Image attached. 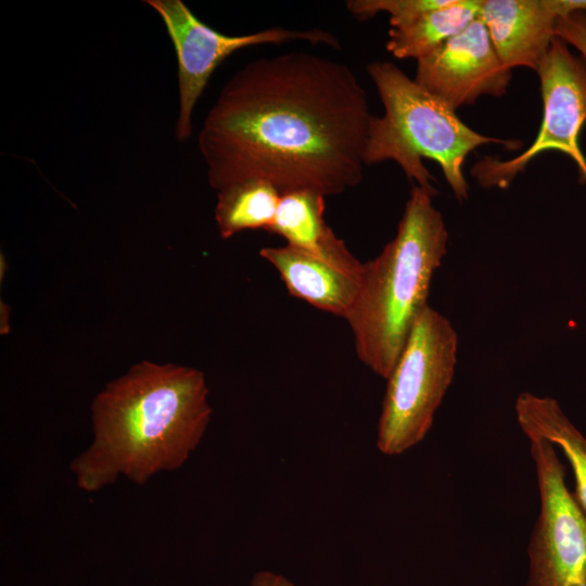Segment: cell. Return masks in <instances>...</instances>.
Returning a JSON list of instances; mask_svg holds the SVG:
<instances>
[{"label":"cell","instance_id":"obj_8","mask_svg":"<svg viewBox=\"0 0 586 586\" xmlns=\"http://www.w3.org/2000/svg\"><path fill=\"white\" fill-rule=\"evenodd\" d=\"M162 18L174 44L178 65L179 113L175 128L179 141L192 135V112L215 69L235 51L258 44L306 41L337 49L336 37L327 30L272 27L228 36L199 20L181 0H145Z\"/></svg>","mask_w":586,"mask_h":586},{"label":"cell","instance_id":"obj_17","mask_svg":"<svg viewBox=\"0 0 586 586\" xmlns=\"http://www.w3.org/2000/svg\"><path fill=\"white\" fill-rule=\"evenodd\" d=\"M556 36L577 50L586 61V13L574 12L558 21Z\"/></svg>","mask_w":586,"mask_h":586},{"label":"cell","instance_id":"obj_5","mask_svg":"<svg viewBox=\"0 0 586 586\" xmlns=\"http://www.w3.org/2000/svg\"><path fill=\"white\" fill-rule=\"evenodd\" d=\"M457 352L450 320L428 305L386 379L377 428L380 453L398 456L423 441L453 382Z\"/></svg>","mask_w":586,"mask_h":586},{"label":"cell","instance_id":"obj_12","mask_svg":"<svg viewBox=\"0 0 586 586\" xmlns=\"http://www.w3.org/2000/svg\"><path fill=\"white\" fill-rule=\"evenodd\" d=\"M324 198L309 190L282 193L275 219L267 230L284 238L289 245L321 258L356 276L362 264L324 220Z\"/></svg>","mask_w":586,"mask_h":586},{"label":"cell","instance_id":"obj_9","mask_svg":"<svg viewBox=\"0 0 586 586\" xmlns=\"http://www.w3.org/2000/svg\"><path fill=\"white\" fill-rule=\"evenodd\" d=\"M511 77L479 16L417 61L415 81L456 111L483 95L501 97Z\"/></svg>","mask_w":586,"mask_h":586},{"label":"cell","instance_id":"obj_4","mask_svg":"<svg viewBox=\"0 0 586 586\" xmlns=\"http://www.w3.org/2000/svg\"><path fill=\"white\" fill-rule=\"evenodd\" d=\"M384 107L382 116L371 117L366 144V165L393 161L409 180L434 196V176L422 160L434 161L459 202L469 198L463 164L475 149L486 144L519 146L476 132L456 111L419 86L392 62L377 61L367 67Z\"/></svg>","mask_w":586,"mask_h":586},{"label":"cell","instance_id":"obj_11","mask_svg":"<svg viewBox=\"0 0 586 586\" xmlns=\"http://www.w3.org/2000/svg\"><path fill=\"white\" fill-rule=\"evenodd\" d=\"M259 254L278 270L292 296L346 319L356 302L361 276L289 244L263 247Z\"/></svg>","mask_w":586,"mask_h":586},{"label":"cell","instance_id":"obj_7","mask_svg":"<svg viewBox=\"0 0 586 586\" xmlns=\"http://www.w3.org/2000/svg\"><path fill=\"white\" fill-rule=\"evenodd\" d=\"M530 453L540 502L524 586H586V513L568 487L556 447L530 438Z\"/></svg>","mask_w":586,"mask_h":586},{"label":"cell","instance_id":"obj_6","mask_svg":"<svg viewBox=\"0 0 586 586\" xmlns=\"http://www.w3.org/2000/svg\"><path fill=\"white\" fill-rule=\"evenodd\" d=\"M536 74L543 98L538 133L532 144L514 157L486 156L476 162L471 175L483 188H507L533 158L548 151H559L571 157L586 182V158L578 141L586 123V61L556 36Z\"/></svg>","mask_w":586,"mask_h":586},{"label":"cell","instance_id":"obj_16","mask_svg":"<svg viewBox=\"0 0 586 586\" xmlns=\"http://www.w3.org/2000/svg\"><path fill=\"white\" fill-rule=\"evenodd\" d=\"M448 0H349L346 8L358 20H368L378 13L390 15L391 27L411 23L421 14L442 7Z\"/></svg>","mask_w":586,"mask_h":586},{"label":"cell","instance_id":"obj_14","mask_svg":"<svg viewBox=\"0 0 586 586\" xmlns=\"http://www.w3.org/2000/svg\"><path fill=\"white\" fill-rule=\"evenodd\" d=\"M481 0H448L411 23L391 27L386 49L399 60H420L460 33L480 15Z\"/></svg>","mask_w":586,"mask_h":586},{"label":"cell","instance_id":"obj_18","mask_svg":"<svg viewBox=\"0 0 586 586\" xmlns=\"http://www.w3.org/2000/svg\"><path fill=\"white\" fill-rule=\"evenodd\" d=\"M251 586H296L291 579L272 571H259L254 574Z\"/></svg>","mask_w":586,"mask_h":586},{"label":"cell","instance_id":"obj_2","mask_svg":"<svg viewBox=\"0 0 586 586\" xmlns=\"http://www.w3.org/2000/svg\"><path fill=\"white\" fill-rule=\"evenodd\" d=\"M211 417L202 371L146 360L135 365L92 400V440L69 464L76 486L97 493L120 477L144 485L180 469Z\"/></svg>","mask_w":586,"mask_h":586},{"label":"cell","instance_id":"obj_10","mask_svg":"<svg viewBox=\"0 0 586 586\" xmlns=\"http://www.w3.org/2000/svg\"><path fill=\"white\" fill-rule=\"evenodd\" d=\"M583 0H481L480 17L502 64L536 72L558 21L583 12Z\"/></svg>","mask_w":586,"mask_h":586},{"label":"cell","instance_id":"obj_3","mask_svg":"<svg viewBox=\"0 0 586 586\" xmlns=\"http://www.w3.org/2000/svg\"><path fill=\"white\" fill-rule=\"evenodd\" d=\"M434 195L413 186L395 237L362 264L360 288L346 320L359 360L387 379L447 254L448 232Z\"/></svg>","mask_w":586,"mask_h":586},{"label":"cell","instance_id":"obj_15","mask_svg":"<svg viewBox=\"0 0 586 586\" xmlns=\"http://www.w3.org/2000/svg\"><path fill=\"white\" fill-rule=\"evenodd\" d=\"M281 193L268 181L250 179L218 191L215 220L220 237L228 239L244 230H268Z\"/></svg>","mask_w":586,"mask_h":586},{"label":"cell","instance_id":"obj_13","mask_svg":"<svg viewBox=\"0 0 586 586\" xmlns=\"http://www.w3.org/2000/svg\"><path fill=\"white\" fill-rule=\"evenodd\" d=\"M515 416L527 438H543L558 447L574 475L575 498L586 513V437L568 418L555 398L521 393Z\"/></svg>","mask_w":586,"mask_h":586},{"label":"cell","instance_id":"obj_1","mask_svg":"<svg viewBox=\"0 0 586 586\" xmlns=\"http://www.w3.org/2000/svg\"><path fill=\"white\" fill-rule=\"evenodd\" d=\"M372 115L341 62L293 51L245 64L206 114L198 145L217 192L262 179L281 194H341L360 183Z\"/></svg>","mask_w":586,"mask_h":586}]
</instances>
